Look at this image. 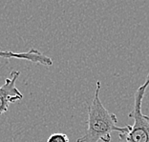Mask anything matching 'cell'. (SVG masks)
<instances>
[{"instance_id":"2","label":"cell","mask_w":149,"mask_h":142,"mask_svg":"<svg viewBox=\"0 0 149 142\" xmlns=\"http://www.w3.org/2000/svg\"><path fill=\"white\" fill-rule=\"evenodd\" d=\"M149 86V73L144 83L138 88L134 96V107L128 116L134 119L126 133L118 134L120 142H149V116L143 114L141 105L145 92Z\"/></svg>"},{"instance_id":"3","label":"cell","mask_w":149,"mask_h":142,"mask_svg":"<svg viewBox=\"0 0 149 142\" xmlns=\"http://www.w3.org/2000/svg\"><path fill=\"white\" fill-rule=\"evenodd\" d=\"M10 77L5 79L3 85L0 86V116L9 110L12 103L23 98V94L17 89L15 83L20 76L19 71H13Z\"/></svg>"},{"instance_id":"4","label":"cell","mask_w":149,"mask_h":142,"mask_svg":"<svg viewBox=\"0 0 149 142\" xmlns=\"http://www.w3.org/2000/svg\"><path fill=\"white\" fill-rule=\"evenodd\" d=\"M0 57L3 58H17V59H24L29 60L33 63L42 64L45 66H52L53 60L49 56L43 55L37 50L32 48L27 53H13V52H4L0 51Z\"/></svg>"},{"instance_id":"5","label":"cell","mask_w":149,"mask_h":142,"mask_svg":"<svg viewBox=\"0 0 149 142\" xmlns=\"http://www.w3.org/2000/svg\"><path fill=\"white\" fill-rule=\"evenodd\" d=\"M47 142H70V140L69 137L65 134L56 133L51 134L48 139H47Z\"/></svg>"},{"instance_id":"1","label":"cell","mask_w":149,"mask_h":142,"mask_svg":"<svg viewBox=\"0 0 149 142\" xmlns=\"http://www.w3.org/2000/svg\"><path fill=\"white\" fill-rule=\"evenodd\" d=\"M100 82L97 81L93 101L88 108L86 131L77 142H110L113 132L123 134L129 130L130 126H118L117 116L110 113L101 103L100 99Z\"/></svg>"}]
</instances>
